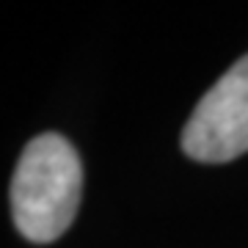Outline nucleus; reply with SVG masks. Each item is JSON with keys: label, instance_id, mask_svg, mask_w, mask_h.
Returning a JSON list of instances; mask_svg holds the SVG:
<instances>
[{"label": "nucleus", "instance_id": "f257e3e1", "mask_svg": "<svg viewBox=\"0 0 248 248\" xmlns=\"http://www.w3.org/2000/svg\"><path fill=\"white\" fill-rule=\"evenodd\" d=\"M83 193V166L75 146L58 133H45L19 155L11 179V210L19 234L53 243L72 226Z\"/></svg>", "mask_w": 248, "mask_h": 248}, {"label": "nucleus", "instance_id": "f03ea898", "mask_svg": "<svg viewBox=\"0 0 248 248\" xmlns=\"http://www.w3.org/2000/svg\"><path fill=\"white\" fill-rule=\"evenodd\" d=\"M182 149L199 163H229L248 152V55H243L196 105Z\"/></svg>", "mask_w": 248, "mask_h": 248}]
</instances>
